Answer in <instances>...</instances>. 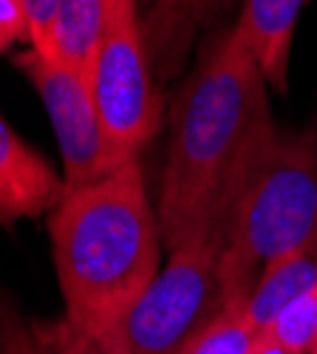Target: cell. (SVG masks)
<instances>
[{"label": "cell", "mask_w": 317, "mask_h": 354, "mask_svg": "<svg viewBox=\"0 0 317 354\" xmlns=\"http://www.w3.org/2000/svg\"><path fill=\"white\" fill-rule=\"evenodd\" d=\"M46 227L66 304L63 320L108 337L162 270L164 239L139 159L102 182L66 187Z\"/></svg>", "instance_id": "2"}, {"label": "cell", "mask_w": 317, "mask_h": 354, "mask_svg": "<svg viewBox=\"0 0 317 354\" xmlns=\"http://www.w3.org/2000/svg\"><path fill=\"white\" fill-rule=\"evenodd\" d=\"M258 335L244 317V309L227 306L210 326L195 335L182 354H249Z\"/></svg>", "instance_id": "13"}, {"label": "cell", "mask_w": 317, "mask_h": 354, "mask_svg": "<svg viewBox=\"0 0 317 354\" xmlns=\"http://www.w3.org/2000/svg\"><path fill=\"white\" fill-rule=\"evenodd\" d=\"M269 82L236 35L218 28L167 108V151L156 198L164 250L227 216L229 187L272 131Z\"/></svg>", "instance_id": "1"}, {"label": "cell", "mask_w": 317, "mask_h": 354, "mask_svg": "<svg viewBox=\"0 0 317 354\" xmlns=\"http://www.w3.org/2000/svg\"><path fill=\"white\" fill-rule=\"evenodd\" d=\"M28 40V15L23 0H0V51Z\"/></svg>", "instance_id": "17"}, {"label": "cell", "mask_w": 317, "mask_h": 354, "mask_svg": "<svg viewBox=\"0 0 317 354\" xmlns=\"http://www.w3.org/2000/svg\"><path fill=\"white\" fill-rule=\"evenodd\" d=\"M66 196V179L0 116V224L48 216Z\"/></svg>", "instance_id": "7"}, {"label": "cell", "mask_w": 317, "mask_h": 354, "mask_svg": "<svg viewBox=\"0 0 317 354\" xmlns=\"http://www.w3.org/2000/svg\"><path fill=\"white\" fill-rule=\"evenodd\" d=\"M298 250L317 252V128L275 125L229 187L221 252L224 304L244 309L261 272Z\"/></svg>", "instance_id": "3"}, {"label": "cell", "mask_w": 317, "mask_h": 354, "mask_svg": "<svg viewBox=\"0 0 317 354\" xmlns=\"http://www.w3.org/2000/svg\"><path fill=\"white\" fill-rule=\"evenodd\" d=\"M227 216L198 227L105 337L125 354H182L227 309L221 289Z\"/></svg>", "instance_id": "4"}, {"label": "cell", "mask_w": 317, "mask_h": 354, "mask_svg": "<svg viewBox=\"0 0 317 354\" xmlns=\"http://www.w3.org/2000/svg\"><path fill=\"white\" fill-rule=\"evenodd\" d=\"M309 354H317V332H314V337H311V346H309Z\"/></svg>", "instance_id": "18"}, {"label": "cell", "mask_w": 317, "mask_h": 354, "mask_svg": "<svg viewBox=\"0 0 317 354\" xmlns=\"http://www.w3.org/2000/svg\"><path fill=\"white\" fill-rule=\"evenodd\" d=\"M28 15V43L40 54L54 57V23L60 0H23Z\"/></svg>", "instance_id": "15"}, {"label": "cell", "mask_w": 317, "mask_h": 354, "mask_svg": "<svg viewBox=\"0 0 317 354\" xmlns=\"http://www.w3.org/2000/svg\"><path fill=\"white\" fill-rule=\"evenodd\" d=\"M303 0H244L236 35L252 54L272 91L286 94L289 85L292 37Z\"/></svg>", "instance_id": "8"}, {"label": "cell", "mask_w": 317, "mask_h": 354, "mask_svg": "<svg viewBox=\"0 0 317 354\" xmlns=\"http://www.w3.org/2000/svg\"><path fill=\"white\" fill-rule=\"evenodd\" d=\"M0 354H63L51 320L28 317L9 295H0Z\"/></svg>", "instance_id": "12"}, {"label": "cell", "mask_w": 317, "mask_h": 354, "mask_svg": "<svg viewBox=\"0 0 317 354\" xmlns=\"http://www.w3.org/2000/svg\"><path fill=\"white\" fill-rule=\"evenodd\" d=\"M229 0H153V9L142 20L151 68L159 80L176 77L187 60L195 35Z\"/></svg>", "instance_id": "9"}, {"label": "cell", "mask_w": 317, "mask_h": 354, "mask_svg": "<svg viewBox=\"0 0 317 354\" xmlns=\"http://www.w3.org/2000/svg\"><path fill=\"white\" fill-rule=\"evenodd\" d=\"M91 91L111 145L128 159H139L142 147L162 128L164 102L151 68L136 0H108Z\"/></svg>", "instance_id": "5"}, {"label": "cell", "mask_w": 317, "mask_h": 354, "mask_svg": "<svg viewBox=\"0 0 317 354\" xmlns=\"http://www.w3.org/2000/svg\"><path fill=\"white\" fill-rule=\"evenodd\" d=\"M54 326V337L60 343L63 354H125L122 348H117L111 340L105 337H94V335H85L79 329H74L68 320H51Z\"/></svg>", "instance_id": "16"}, {"label": "cell", "mask_w": 317, "mask_h": 354, "mask_svg": "<svg viewBox=\"0 0 317 354\" xmlns=\"http://www.w3.org/2000/svg\"><path fill=\"white\" fill-rule=\"evenodd\" d=\"M108 0H60L54 23V57L91 80L102 40Z\"/></svg>", "instance_id": "11"}, {"label": "cell", "mask_w": 317, "mask_h": 354, "mask_svg": "<svg viewBox=\"0 0 317 354\" xmlns=\"http://www.w3.org/2000/svg\"><path fill=\"white\" fill-rule=\"evenodd\" d=\"M311 289H317V252L298 250L280 255L258 278L244 304V317L249 320L255 335H261L278 315H283Z\"/></svg>", "instance_id": "10"}, {"label": "cell", "mask_w": 317, "mask_h": 354, "mask_svg": "<svg viewBox=\"0 0 317 354\" xmlns=\"http://www.w3.org/2000/svg\"><path fill=\"white\" fill-rule=\"evenodd\" d=\"M17 68L28 77L48 113L57 145H60L66 165V187H85L108 179L131 159L119 153L105 136L97 100L91 91V80L74 71L57 57L40 54L28 46L17 57Z\"/></svg>", "instance_id": "6"}, {"label": "cell", "mask_w": 317, "mask_h": 354, "mask_svg": "<svg viewBox=\"0 0 317 354\" xmlns=\"http://www.w3.org/2000/svg\"><path fill=\"white\" fill-rule=\"evenodd\" d=\"M314 332H317V289H311L283 315H278L269 326L258 335V340L275 343L292 354H309Z\"/></svg>", "instance_id": "14"}]
</instances>
